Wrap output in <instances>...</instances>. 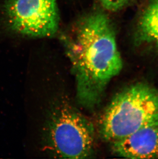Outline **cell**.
<instances>
[{"label":"cell","instance_id":"obj_1","mask_svg":"<svg viewBox=\"0 0 158 159\" xmlns=\"http://www.w3.org/2000/svg\"><path fill=\"white\" fill-rule=\"evenodd\" d=\"M62 40L72 62L79 104L93 109L108 83L122 69L111 20L103 12H93L81 19L71 35Z\"/></svg>","mask_w":158,"mask_h":159},{"label":"cell","instance_id":"obj_2","mask_svg":"<svg viewBox=\"0 0 158 159\" xmlns=\"http://www.w3.org/2000/svg\"><path fill=\"white\" fill-rule=\"evenodd\" d=\"M155 125H158V90L138 84L112 99L102 117L100 134L112 143Z\"/></svg>","mask_w":158,"mask_h":159},{"label":"cell","instance_id":"obj_3","mask_svg":"<svg viewBox=\"0 0 158 159\" xmlns=\"http://www.w3.org/2000/svg\"><path fill=\"white\" fill-rule=\"evenodd\" d=\"M47 134L48 146L59 157L86 159L94 153L93 124L68 104L61 105L54 110Z\"/></svg>","mask_w":158,"mask_h":159},{"label":"cell","instance_id":"obj_4","mask_svg":"<svg viewBox=\"0 0 158 159\" xmlns=\"http://www.w3.org/2000/svg\"><path fill=\"white\" fill-rule=\"evenodd\" d=\"M4 12L8 27L21 35L49 37L59 29L57 0H7Z\"/></svg>","mask_w":158,"mask_h":159},{"label":"cell","instance_id":"obj_5","mask_svg":"<svg viewBox=\"0 0 158 159\" xmlns=\"http://www.w3.org/2000/svg\"><path fill=\"white\" fill-rule=\"evenodd\" d=\"M116 155L130 159H158V125L148 126L112 143Z\"/></svg>","mask_w":158,"mask_h":159},{"label":"cell","instance_id":"obj_6","mask_svg":"<svg viewBox=\"0 0 158 159\" xmlns=\"http://www.w3.org/2000/svg\"><path fill=\"white\" fill-rule=\"evenodd\" d=\"M136 39L158 48V0H151L143 11L136 31Z\"/></svg>","mask_w":158,"mask_h":159},{"label":"cell","instance_id":"obj_7","mask_svg":"<svg viewBox=\"0 0 158 159\" xmlns=\"http://www.w3.org/2000/svg\"><path fill=\"white\" fill-rule=\"evenodd\" d=\"M133 0H98L104 9L116 12L123 9Z\"/></svg>","mask_w":158,"mask_h":159}]
</instances>
